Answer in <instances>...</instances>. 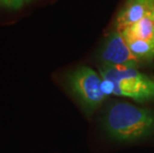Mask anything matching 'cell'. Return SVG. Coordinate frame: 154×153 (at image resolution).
<instances>
[{"label": "cell", "mask_w": 154, "mask_h": 153, "mask_svg": "<svg viewBox=\"0 0 154 153\" xmlns=\"http://www.w3.org/2000/svg\"><path fill=\"white\" fill-rule=\"evenodd\" d=\"M23 4V0H0V6L8 9H19Z\"/></svg>", "instance_id": "obj_8"}, {"label": "cell", "mask_w": 154, "mask_h": 153, "mask_svg": "<svg viewBox=\"0 0 154 153\" xmlns=\"http://www.w3.org/2000/svg\"><path fill=\"white\" fill-rule=\"evenodd\" d=\"M125 39L129 50L137 60L142 62H149L154 60V45L148 41L133 37V36L121 32Z\"/></svg>", "instance_id": "obj_6"}, {"label": "cell", "mask_w": 154, "mask_h": 153, "mask_svg": "<svg viewBox=\"0 0 154 153\" xmlns=\"http://www.w3.org/2000/svg\"><path fill=\"white\" fill-rule=\"evenodd\" d=\"M106 133L119 142H135L154 134V110L124 102L110 103L103 115Z\"/></svg>", "instance_id": "obj_1"}, {"label": "cell", "mask_w": 154, "mask_h": 153, "mask_svg": "<svg viewBox=\"0 0 154 153\" xmlns=\"http://www.w3.org/2000/svg\"><path fill=\"white\" fill-rule=\"evenodd\" d=\"M154 0H126L117 14L116 29L123 31L148 15H153Z\"/></svg>", "instance_id": "obj_5"}, {"label": "cell", "mask_w": 154, "mask_h": 153, "mask_svg": "<svg viewBox=\"0 0 154 153\" xmlns=\"http://www.w3.org/2000/svg\"><path fill=\"white\" fill-rule=\"evenodd\" d=\"M121 32L133 36V37L148 41L154 45V17L153 15H148L136 22L130 27L124 29Z\"/></svg>", "instance_id": "obj_7"}, {"label": "cell", "mask_w": 154, "mask_h": 153, "mask_svg": "<svg viewBox=\"0 0 154 153\" xmlns=\"http://www.w3.org/2000/svg\"><path fill=\"white\" fill-rule=\"evenodd\" d=\"M153 17H154V5H153Z\"/></svg>", "instance_id": "obj_10"}, {"label": "cell", "mask_w": 154, "mask_h": 153, "mask_svg": "<svg viewBox=\"0 0 154 153\" xmlns=\"http://www.w3.org/2000/svg\"><path fill=\"white\" fill-rule=\"evenodd\" d=\"M101 89L106 96L129 97L138 103L154 100V78L131 67L101 66Z\"/></svg>", "instance_id": "obj_2"}, {"label": "cell", "mask_w": 154, "mask_h": 153, "mask_svg": "<svg viewBox=\"0 0 154 153\" xmlns=\"http://www.w3.org/2000/svg\"><path fill=\"white\" fill-rule=\"evenodd\" d=\"M101 66H124L137 68L141 64L129 50L121 32L114 29L104 40L100 52Z\"/></svg>", "instance_id": "obj_4"}, {"label": "cell", "mask_w": 154, "mask_h": 153, "mask_svg": "<svg viewBox=\"0 0 154 153\" xmlns=\"http://www.w3.org/2000/svg\"><path fill=\"white\" fill-rule=\"evenodd\" d=\"M101 77L90 67H80L69 75L70 89L88 113L91 115L106 99L101 89Z\"/></svg>", "instance_id": "obj_3"}, {"label": "cell", "mask_w": 154, "mask_h": 153, "mask_svg": "<svg viewBox=\"0 0 154 153\" xmlns=\"http://www.w3.org/2000/svg\"><path fill=\"white\" fill-rule=\"evenodd\" d=\"M23 1H24V3H25V2H30L31 0H23Z\"/></svg>", "instance_id": "obj_9"}]
</instances>
